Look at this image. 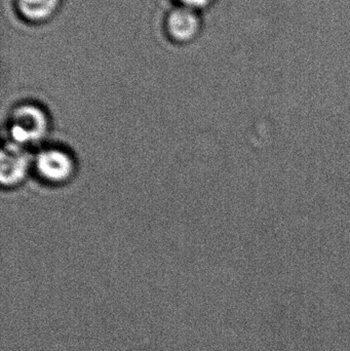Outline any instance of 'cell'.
I'll return each mask as SVG.
<instances>
[{"instance_id": "6da1fadb", "label": "cell", "mask_w": 350, "mask_h": 351, "mask_svg": "<svg viewBox=\"0 0 350 351\" xmlns=\"http://www.w3.org/2000/svg\"><path fill=\"white\" fill-rule=\"evenodd\" d=\"M49 131V115L38 105L24 103L14 107L10 113L8 132L12 143L27 147L40 142Z\"/></svg>"}, {"instance_id": "7a4b0ae2", "label": "cell", "mask_w": 350, "mask_h": 351, "mask_svg": "<svg viewBox=\"0 0 350 351\" xmlns=\"http://www.w3.org/2000/svg\"><path fill=\"white\" fill-rule=\"evenodd\" d=\"M75 169L73 156L63 148H42L33 158V171L47 185L68 183L73 178Z\"/></svg>"}, {"instance_id": "3957f363", "label": "cell", "mask_w": 350, "mask_h": 351, "mask_svg": "<svg viewBox=\"0 0 350 351\" xmlns=\"http://www.w3.org/2000/svg\"><path fill=\"white\" fill-rule=\"evenodd\" d=\"M30 171H33V158L26 147L8 141L1 152V183L3 187L20 185Z\"/></svg>"}, {"instance_id": "277c9868", "label": "cell", "mask_w": 350, "mask_h": 351, "mask_svg": "<svg viewBox=\"0 0 350 351\" xmlns=\"http://www.w3.org/2000/svg\"><path fill=\"white\" fill-rule=\"evenodd\" d=\"M201 24V18L197 10L180 6L168 14L166 30L174 40L188 43L199 34Z\"/></svg>"}, {"instance_id": "5b68a950", "label": "cell", "mask_w": 350, "mask_h": 351, "mask_svg": "<svg viewBox=\"0 0 350 351\" xmlns=\"http://www.w3.org/2000/svg\"><path fill=\"white\" fill-rule=\"evenodd\" d=\"M61 0H18L20 14L31 22H43L53 16Z\"/></svg>"}, {"instance_id": "8992f818", "label": "cell", "mask_w": 350, "mask_h": 351, "mask_svg": "<svg viewBox=\"0 0 350 351\" xmlns=\"http://www.w3.org/2000/svg\"><path fill=\"white\" fill-rule=\"evenodd\" d=\"M177 1L180 2L182 6L197 10L207 8L210 4L213 3L214 0H177Z\"/></svg>"}]
</instances>
